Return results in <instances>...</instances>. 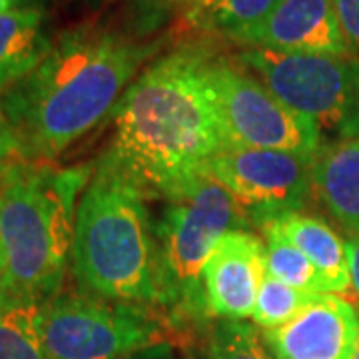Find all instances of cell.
I'll return each mask as SVG.
<instances>
[{
	"mask_svg": "<svg viewBox=\"0 0 359 359\" xmlns=\"http://www.w3.org/2000/svg\"><path fill=\"white\" fill-rule=\"evenodd\" d=\"M347 257H349V271H351V285L359 295V236H353L346 242Z\"/></svg>",
	"mask_w": 359,
	"mask_h": 359,
	"instance_id": "cell-24",
	"label": "cell"
},
{
	"mask_svg": "<svg viewBox=\"0 0 359 359\" xmlns=\"http://www.w3.org/2000/svg\"><path fill=\"white\" fill-rule=\"evenodd\" d=\"M320 294H309L295 290L287 283L276 280L268 271L264 273V280L257 292L256 308L252 313V320L262 330H276L297 318L309 304Z\"/></svg>",
	"mask_w": 359,
	"mask_h": 359,
	"instance_id": "cell-19",
	"label": "cell"
},
{
	"mask_svg": "<svg viewBox=\"0 0 359 359\" xmlns=\"http://www.w3.org/2000/svg\"><path fill=\"white\" fill-rule=\"evenodd\" d=\"M283 0H214L194 20L204 28L236 40L262 25Z\"/></svg>",
	"mask_w": 359,
	"mask_h": 359,
	"instance_id": "cell-18",
	"label": "cell"
},
{
	"mask_svg": "<svg viewBox=\"0 0 359 359\" xmlns=\"http://www.w3.org/2000/svg\"><path fill=\"white\" fill-rule=\"evenodd\" d=\"M124 359H192L188 353H182L178 347L174 346V341L168 344H158V346L146 347L136 353H132Z\"/></svg>",
	"mask_w": 359,
	"mask_h": 359,
	"instance_id": "cell-23",
	"label": "cell"
},
{
	"mask_svg": "<svg viewBox=\"0 0 359 359\" xmlns=\"http://www.w3.org/2000/svg\"><path fill=\"white\" fill-rule=\"evenodd\" d=\"M313 192L349 238L359 236V138L321 144L313 158Z\"/></svg>",
	"mask_w": 359,
	"mask_h": 359,
	"instance_id": "cell-13",
	"label": "cell"
},
{
	"mask_svg": "<svg viewBox=\"0 0 359 359\" xmlns=\"http://www.w3.org/2000/svg\"><path fill=\"white\" fill-rule=\"evenodd\" d=\"M210 74L228 148L280 150L308 158L320 152L323 138L318 124L278 100L238 58L214 56Z\"/></svg>",
	"mask_w": 359,
	"mask_h": 359,
	"instance_id": "cell-8",
	"label": "cell"
},
{
	"mask_svg": "<svg viewBox=\"0 0 359 359\" xmlns=\"http://www.w3.org/2000/svg\"><path fill=\"white\" fill-rule=\"evenodd\" d=\"M266 271L276 280L309 294H330L327 283L308 256L294 245L273 224H264Z\"/></svg>",
	"mask_w": 359,
	"mask_h": 359,
	"instance_id": "cell-17",
	"label": "cell"
},
{
	"mask_svg": "<svg viewBox=\"0 0 359 359\" xmlns=\"http://www.w3.org/2000/svg\"><path fill=\"white\" fill-rule=\"evenodd\" d=\"M39 0H8L11 8H20V6H36Z\"/></svg>",
	"mask_w": 359,
	"mask_h": 359,
	"instance_id": "cell-26",
	"label": "cell"
},
{
	"mask_svg": "<svg viewBox=\"0 0 359 359\" xmlns=\"http://www.w3.org/2000/svg\"><path fill=\"white\" fill-rule=\"evenodd\" d=\"M0 276H2V266H0Z\"/></svg>",
	"mask_w": 359,
	"mask_h": 359,
	"instance_id": "cell-29",
	"label": "cell"
},
{
	"mask_svg": "<svg viewBox=\"0 0 359 359\" xmlns=\"http://www.w3.org/2000/svg\"><path fill=\"white\" fill-rule=\"evenodd\" d=\"M6 11H11V4H8V0H0V14L6 13Z\"/></svg>",
	"mask_w": 359,
	"mask_h": 359,
	"instance_id": "cell-27",
	"label": "cell"
},
{
	"mask_svg": "<svg viewBox=\"0 0 359 359\" xmlns=\"http://www.w3.org/2000/svg\"><path fill=\"white\" fill-rule=\"evenodd\" d=\"M268 224H273L292 244L308 256L327 283L330 294H341L351 287L347 244L323 219L295 212L271 219Z\"/></svg>",
	"mask_w": 359,
	"mask_h": 359,
	"instance_id": "cell-15",
	"label": "cell"
},
{
	"mask_svg": "<svg viewBox=\"0 0 359 359\" xmlns=\"http://www.w3.org/2000/svg\"><path fill=\"white\" fill-rule=\"evenodd\" d=\"M358 311H359V306H358ZM353 359H359V339H358V349H355V355H353Z\"/></svg>",
	"mask_w": 359,
	"mask_h": 359,
	"instance_id": "cell-28",
	"label": "cell"
},
{
	"mask_svg": "<svg viewBox=\"0 0 359 359\" xmlns=\"http://www.w3.org/2000/svg\"><path fill=\"white\" fill-rule=\"evenodd\" d=\"M266 245L248 230L228 231L202 269L204 316L244 321L252 318L266 273Z\"/></svg>",
	"mask_w": 359,
	"mask_h": 359,
	"instance_id": "cell-10",
	"label": "cell"
},
{
	"mask_svg": "<svg viewBox=\"0 0 359 359\" xmlns=\"http://www.w3.org/2000/svg\"><path fill=\"white\" fill-rule=\"evenodd\" d=\"M238 62L295 114L339 138H359V60L245 48Z\"/></svg>",
	"mask_w": 359,
	"mask_h": 359,
	"instance_id": "cell-7",
	"label": "cell"
},
{
	"mask_svg": "<svg viewBox=\"0 0 359 359\" xmlns=\"http://www.w3.org/2000/svg\"><path fill=\"white\" fill-rule=\"evenodd\" d=\"M204 359H276L256 327L245 321L218 320L205 335Z\"/></svg>",
	"mask_w": 359,
	"mask_h": 359,
	"instance_id": "cell-20",
	"label": "cell"
},
{
	"mask_svg": "<svg viewBox=\"0 0 359 359\" xmlns=\"http://www.w3.org/2000/svg\"><path fill=\"white\" fill-rule=\"evenodd\" d=\"M236 42L273 52L349 56L334 0H283L262 25Z\"/></svg>",
	"mask_w": 359,
	"mask_h": 359,
	"instance_id": "cell-12",
	"label": "cell"
},
{
	"mask_svg": "<svg viewBox=\"0 0 359 359\" xmlns=\"http://www.w3.org/2000/svg\"><path fill=\"white\" fill-rule=\"evenodd\" d=\"M172 323L154 306L112 302L82 290H60L42 304V335L50 359H124L172 341Z\"/></svg>",
	"mask_w": 359,
	"mask_h": 359,
	"instance_id": "cell-6",
	"label": "cell"
},
{
	"mask_svg": "<svg viewBox=\"0 0 359 359\" xmlns=\"http://www.w3.org/2000/svg\"><path fill=\"white\" fill-rule=\"evenodd\" d=\"M204 176L218 182L254 226L302 212L313 194V158L257 148H226Z\"/></svg>",
	"mask_w": 359,
	"mask_h": 359,
	"instance_id": "cell-9",
	"label": "cell"
},
{
	"mask_svg": "<svg viewBox=\"0 0 359 359\" xmlns=\"http://www.w3.org/2000/svg\"><path fill=\"white\" fill-rule=\"evenodd\" d=\"M262 339L276 359H353L359 339L358 308L334 294H320L297 318Z\"/></svg>",
	"mask_w": 359,
	"mask_h": 359,
	"instance_id": "cell-11",
	"label": "cell"
},
{
	"mask_svg": "<svg viewBox=\"0 0 359 359\" xmlns=\"http://www.w3.org/2000/svg\"><path fill=\"white\" fill-rule=\"evenodd\" d=\"M52 42L39 4L0 14V94L32 72L50 52Z\"/></svg>",
	"mask_w": 359,
	"mask_h": 359,
	"instance_id": "cell-14",
	"label": "cell"
},
{
	"mask_svg": "<svg viewBox=\"0 0 359 359\" xmlns=\"http://www.w3.org/2000/svg\"><path fill=\"white\" fill-rule=\"evenodd\" d=\"M160 42H138L100 25L60 32L32 72L0 94L20 158L50 164L114 114Z\"/></svg>",
	"mask_w": 359,
	"mask_h": 359,
	"instance_id": "cell-1",
	"label": "cell"
},
{
	"mask_svg": "<svg viewBox=\"0 0 359 359\" xmlns=\"http://www.w3.org/2000/svg\"><path fill=\"white\" fill-rule=\"evenodd\" d=\"M212 54L180 48L158 58L130 84L114 110V140L104 152L146 194L170 196L204 176L228 148Z\"/></svg>",
	"mask_w": 359,
	"mask_h": 359,
	"instance_id": "cell-2",
	"label": "cell"
},
{
	"mask_svg": "<svg viewBox=\"0 0 359 359\" xmlns=\"http://www.w3.org/2000/svg\"><path fill=\"white\" fill-rule=\"evenodd\" d=\"M174 4H178L182 8H186L188 13L192 14L194 18L200 13H204L205 8L214 2V0H172Z\"/></svg>",
	"mask_w": 359,
	"mask_h": 359,
	"instance_id": "cell-25",
	"label": "cell"
},
{
	"mask_svg": "<svg viewBox=\"0 0 359 359\" xmlns=\"http://www.w3.org/2000/svg\"><path fill=\"white\" fill-rule=\"evenodd\" d=\"M148 194L102 154L80 196L70 271L82 292L162 308Z\"/></svg>",
	"mask_w": 359,
	"mask_h": 359,
	"instance_id": "cell-3",
	"label": "cell"
},
{
	"mask_svg": "<svg viewBox=\"0 0 359 359\" xmlns=\"http://www.w3.org/2000/svg\"><path fill=\"white\" fill-rule=\"evenodd\" d=\"M0 359H50L42 335V302L2 285Z\"/></svg>",
	"mask_w": 359,
	"mask_h": 359,
	"instance_id": "cell-16",
	"label": "cell"
},
{
	"mask_svg": "<svg viewBox=\"0 0 359 359\" xmlns=\"http://www.w3.org/2000/svg\"><path fill=\"white\" fill-rule=\"evenodd\" d=\"M96 164L54 168L18 162L0 176V285L42 304L62 290L78 196Z\"/></svg>",
	"mask_w": 359,
	"mask_h": 359,
	"instance_id": "cell-4",
	"label": "cell"
},
{
	"mask_svg": "<svg viewBox=\"0 0 359 359\" xmlns=\"http://www.w3.org/2000/svg\"><path fill=\"white\" fill-rule=\"evenodd\" d=\"M334 8L347 52L359 60V0H334Z\"/></svg>",
	"mask_w": 359,
	"mask_h": 359,
	"instance_id": "cell-21",
	"label": "cell"
},
{
	"mask_svg": "<svg viewBox=\"0 0 359 359\" xmlns=\"http://www.w3.org/2000/svg\"><path fill=\"white\" fill-rule=\"evenodd\" d=\"M18 162H25L20 158V150H18V142L14 136L13 128L4 116V110L0 106V176L8 170V168L16 166Z\"/></svg>",
	"mask_w": 359,
	"mask_h": 359,
	"instance_id": "cell-22",
	"label": "cell"
},
{
	"mask_svg": "<svg viewBox=\"0 0 359 359\" xmlns=\"http://www.w3.org/2000/svg\"><path fill=\"white\" fill-rule=\"evenodd\" d=\"M250 222L218 182L200 176L166 196L154 222L162 308L174 321L205 320L202 306V269L218 242Z\"/></svg>",
	"mask_w": 359,
	"mask_h": 359,
	"instance_id": "cell-5",
	"label": "cell"
}]
</instances>
